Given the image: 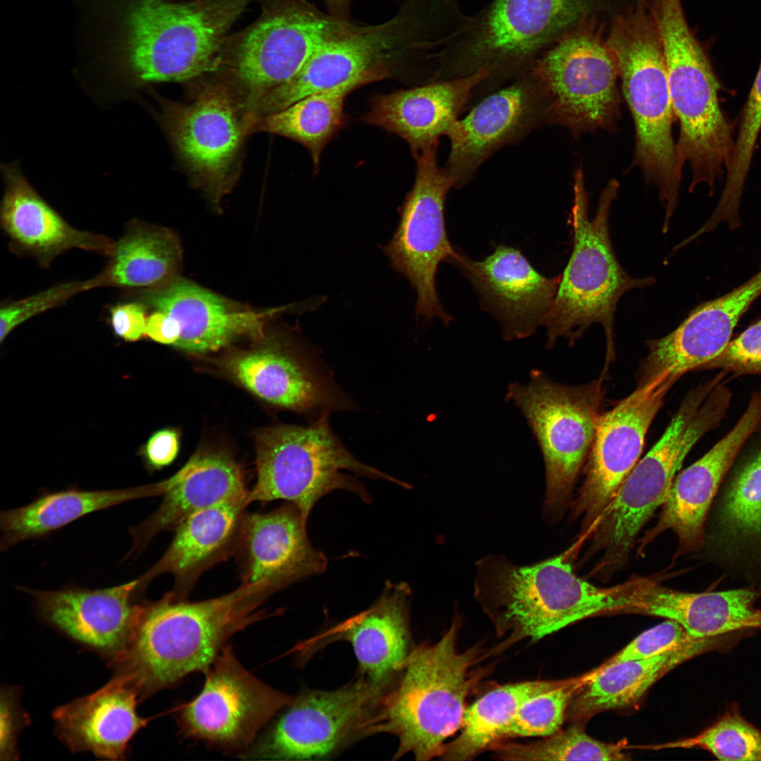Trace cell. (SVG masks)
<instances>
[{
	"mask_svg": "<svg viewBox=\"0 0 761 761\" xmlns=\"http://www.w3.org/2000/svg\"><path fill=\"white\" fill-rule=\"evenodd\" d=\"M635 0H493L463 21L435 53L438 80L483 70L479 100L530 71L551 47L583 25L607 26Z\"/></svg>",
	"mask_w": 761,
	"mask_h": 761,
	"instance_id": "6da1fadb",
	"label": "cell"
},
{
	"mask_svg": "<svg viewBox=\"0 0 761 761\" xmlns=\"http://www.w3.org/2000/svg\"><path fill=\"white\" fill-rule=\"evenodd\" d=\"M276 590L264 583L242 585L198 602L172 591L145 600L130 643L111 667L137 691L140 702L195 672H205L228 639L266 616L259 610Z\"/></svg>",
	"mask_w": 761,
	"mask_h": 761,
	"instance_id": "7a4b0ae2",
	"label": "cell"
},
{
	"mask_svg": "<svg viewBox=\"0 0 761 761\" xmlns=\"http://www.w3.org/2000/svg\"><path fill=\"white\" fill-rule=\"evenodd\" d=\"M571 548L530 565L489 555L476 566L474 598L505 648L521 640L538 641L576 621L600 614H623L633 581L609 588L590 583L573 571Z\"/></svg>",
	"mask_w": 761,
	"mask_h": 761,
	"instance_id": "3957f363",
	"label": "cell"
},
{
	"mask_svg": "<svg viewBox=\"0 0 761 761\" xmlns=\"http://www.w3.org/2000/svg\"><path fill=\"white\" fill-rule=\"evenodd\" d=\"M251 0H126L114 65L130 87L217 70L227 35Z\"/></svg>",
	"mask_w": 761,
	"mask_h": 761,
	"instance_id": "277c9868",
	"label": "cell"
},
{
	"mask_svg": "<svg viewBox=\"0 0 761 761\" xmlns=\"http://www.w3.org/2000/svg\"><path fill=\"white\" fill-rule=\"evenodd\" d=\"M459 631L457 619L435 643L412 649L381 699L369 734L395 735V759L440 757L445 741L462 726L466 699L480 679L473 667L482 652L476 645L459 650Z\"/></svg>",
	"mask_w": 761,
	"mask_h": 761,
	"instance_id": "5b68a950",
	"label": "cell"
},
{
	"mask_svg": "<svg viewBox=\"0 0 761 761\" xmlns=\"http://www.w3.org/2000/svg\"><path fill=\"white\" fill-rule=\"evenodd\" d=\"M574 200L569 217L573 249L559 284L552 306L543 326L547 346L560 338L574 345L593 323H600L606 338V355L600 376L605 378L615 359L614 317L621 297L628 291L654 285L652 276H629L619 263L610 234V211L619 187L611 180L601 192L593 219L588 216V196L582 169L574 177Z\"/></svg>",
	"mask_w": 761,
	"mask_h": 761,
	"instance_id": "8992f818",
	"label": "cell"
},
{
	"mask_svg": "<svg viewBox=\"0 0 761 761\" xmlns=\"http://www.w3.org/2000/svg\"><path fill=\"white\" fill-rule=\"evenodd\" d=\"M605 40L634 123L633 163L657 187L665 209L662 230L667 231L678 204L683 166L673 139L674 113L664 54L646 0L616 17Z\"/></svg>",
	"mask_w": 761,
	"mask_h": 761,
	"instance_id": "52a82bcc",
	"label": "cell"
},
{
	"mask_svg": "<svg viewBox=\"0 0 761 761\" xmlns=\"http://www.w3.org/2000/svg\"><path fill=\"white\" fill-rule=\"evenodd\" d=\"M711 390L704 383L688 392L660 438L618 488L590 537L588 552L600 555L595 573L614 571L627 561L637 536L664 502L686 455L725 416L729 395Z\"/></svg>",
	"mask_w": 761,
	"mask_h": 761,
	"instance_id": "ba28073f",
	"label": "cell"
},
{
	"mask_svg": "<svg viewBox=\"0 0 761 761\" xmlns=\"http://www.w3.org/2000/svg\"><path fill=\"white\" fill-rule=\"evenodd\" d=\"M329 417L323 416L305 426L279 425L258 431L256 481L249 490V504L287 500L307 521L315 503L334 490L367 498L360 483L344 471L404 485L358 460L333 431Z\"/></svg>",
	"mask_w": 761,
	"mask_h": 761,
	"instance_id": "9c48e42d",
	"label": "cell"
},
{
	"mask_svg": "<svg viewBox=\"0 0 761 761\" xmlns=\"http://www.w3.org/2000/svg\"><path fill=\"white\" fill-rule=\"evenodd\" d=\"M604 379L571 386L534 369L526 384L508 385L506 399L523 414L543 454L544 514L557 522L571 506L581 469L595 436L604 400Z\"/></svg>",
	"mask_w": 761,
	"mask_h": 761,
	"instance_id": "30bf717a",
	"label": "cell"
},
{
	"mask_svg": "<svg viewBox=\"0 0 761 761\" xmlns=\"http://www.w3.org/2000/svg\"><path fill=\"white\" fill-rule=\"evenodd\" d=\"M661 44L672 109L680 125L678 156L691 170L689 191L705 184L712 194L729 166L735 140L732 125L719 104V84L691 28L669 29Z\"/></svg>",
	"mask_w": 761,
	"mask_h": 761,
	"instance_id": "8fae6325",
	"label": "cell"
},
{
	"mask_svg": "<svg viewBox=\"0 0 761 761\" xmlns=\"http://www.w3.org/2000/svg\"><path fill=\"white\" fill-rule=\"evenodd\" d=\"M608 27H579L547 51L533 70L549 106L548 124L569 129L574 137L616 129L621 99L616 61L606 44Z\"/></svg>",
	"mask_w": 761,
	"mask_h": 761,
	"instance_id": "7c38bea8",
	"label": "cell"
},
{
	"mask_svg": "<svg viewBox=\"0 0 761 761\" xmlns=\"http://www.w3.org/2000/svg\"><path fill=\"white\" fill-rule=\"evenodd\" d=\"M419 42L416 24L403 11L380 24L350 22L290 80L261 96L256 107L266 116L311 94L387 78L397 62L409 61Z\"/></svg>",
	"mask_w": 761,
	"mask_h": 761,
	"instance_id": "4fadbf2b",
	"label": "cell"
},
{
	"mask_svg": "<svg viewBox=\"0 0 761 761\" xmlns=\"http://www.w3.org/2000/svg\"><path fill=\"white\" fill-rule=\"evenodd\" d=\"M390 687L362 676L340 689L301 694L241 755L271 760L330 756L369 735L372 719Z\"/></svg>",
	"mask_w": 761,
	"mask_h": 761,
	"instance_id": "5bb4252c",
	"label": "cell"
},
{
	"mask_svg": "<svg viewBox=\"0 0 761 761\" xmlns=\"http://www.w3.org/2000/svg\"><path fill=\"white\" fill-rule=\"evenodd\" d=\"M434 145L412 155L416 161L414 185L400 208L397 228L382 247L390 266L403 275L416 295L415 314L426 321L440 318L448 325L452 318L438 296V265L457 253L447 237L445 204L454 182L440 167Z\"/></svg>",
	"mask_w": 761,
	"mask_h": 761,
	"instance_id": "9a60e30c",
	"label": "cell"
},
{
	"mask_svg": "<svg viewBox=\"0 0 761 761\" xmlns=\"http://www.w3.org/2000/svg\"><path fill=\"white\" fill-rule=\"evenodd\" d=\"M202 689L176 714L180 733L224 751L245 753L259 731L294 697L261 681L225 645L209 669Z\"/></svg>",
	"mask_w": 761,
	"mask_h": 761,
	"instance_id": "2e32d148",
	"label": "cell"
},
{
	"mask_svg": "<svg viewBox=\"0 0 761 761\" xmlns=\"http://www.w3.org/2000/svg\"><path fill=\"white\" fill-rule=\"evenodd\" d=\"M350 22L321 11L307 0H274L233 42L235 75L261 97L295 77L323 43Z\"/></svg>",
	"mask_w": 761,
	"mask_h": 761,
	"instance_id": "e0dca14e",
	"label": "cell"
},
{
	"mask_svg": "<svg viewBox=\"0 0 761 761\" xmlns=\"http://www.w3.org/2000/svg\"><path fill=\"white\" fill-rule=\"evenodd\" d=\"M677 380L663 375L637 387L612 409L601 413L584 480L570 506L571 519H581L580 540L590 538L618 488L638 462L647 432Z\"/></svg>",
	"mask_w": 761,
	"mask_h": 761,
	"instance_id": "ac0fdd59",
	"label": "cell"
},
{
	"mask_svg": "<svg viewBox=\"0 0 761 761\" xmlns=\"http://www.w3.org/2000/svg\"><path fill=\"white\" fill-rule=\"evenodd\" d=\"M548 112L544 87L533 70L481 98L447 135L450 144L444 168L454 187L469 183L497 150L548 124Z\"/></svg>",
	"mask_w": 761,
	"mask_h": 761,
	"instance_id": "d6986e66",
	"label": "cell"
},
{
	"mask_svg": "<svg viewBox=\"0 0 761 761\" xmlns=\"http://www.w3.org/2000/svg\"><path fill=\"white\" fill-rule=\"evenodd\" d=\"M276 341L239 353L225 364L244 388L276 407L313 421L338 411L354 409V402L339 388L332 373L311 346Z\"/></svg>",
	"mask_w": 761,
	"mask_h": 761,
	"instance_id": "ffe728a7",
	"label": "cell"
},
{
	"mask_svg": "<svg viewBox=\"0 0 761 761\" xmlns=\"http://www.w3.org/2000/svg\"><path fill=\"white\" fill-rule=\"evenodd\" d=\"M21 590L33 598L46 623L100 655L111 666L125 651L145 601L138 578L100 589Z\"/></svg>",
	"mask_w": 761,
	"mask_h": 761,
	"instance_id": "44dd1931",
	"label": "cell"
},
{
	"mask_svg": "<svg viewBox=\"0 0 761 761\" xmlns=\"http://www.w3.org/2000/svg\"><path fill=\"white\" fill-rule=\"evenodd\" d=\"M447 262L471 282L507 340L528 338L543 325L561 280L541 275L520 251L502 245L483 260L457 251Z\"/></svg>",
	"mask_w": 761,
	"mask_h": 761,
	"instance_id": "7402d4cb",
	"label": "cell"
},
{
	"mask_svg": "<svg viewBox=\"0 0 761 761\" xmlns=\"http://www.w3.org/2000/svg\"><path fill=\"white\" fill-rule=\"evenodd\" d=\"M230 95L219 85L205 87L190 104H168L163 120L180 156L218 202L241 143V128Z\"/></svg>",
	"mask_w": 761,
	"mask_h": 761,
	"instance_id": "603a6c76",
	"label": "cell"
},
{
	"mask_svg": "<svg viewBox=\"0 0 761 761\" xmlns=\"http://www.w3.org/2000/svg\"><path fill=\"white\" fill-rule=\"evenodd\" d=\"M760 425L761 393H755L732 429L675 476L657 521L645 533L641 547L667 530L678 538L677 557L702 547L705 520L716 493L742 446Z\"/></svg>",
	"mask_w": 761,
	"mask_h": 761,
	"instance_id": "cb8c5ba5",
	"label": "cell"
},
{
	"mask_svg": "<svg viewBox=\"0 0 761 761\" xmlns=\"http://www.w3.org/2000/svg\"><path fill=\"white\" fill-rule=\"evenodd\" d=\"M306 521L292 504L269 512L245 513L235 555L241 584L264 583L276 591L326 567L310 543Z\"/></svg>",
	"mask_w": 761,
	"mask_h": 761,
	"instance_id": "d4e9b609",
	"label": "cell"
},
{
	"mask_svg": "<svg viewBox=\"0 0 761 761\" xmlns=\"http://www.w3.org/2000/svg\"><path fill=\"white\" fill-rule=\"evenodd\" d=\"M488 78L474 74L426 82L374 96L362 119L402 138L412 153L438 145L469 106L476 88Z\"/></svg>",
	"mask_w": 761,
	"mask_h": 761,
	"instance_id": "484cf974",
	"label": "cell"
},
{
	"mask_svg": "<svg viewBox=\"0 0 761 761\" xmlns=\"http://www.w3.org/2000/svg\"><path fill=\"white\" fill-rule=\"evenodd\" d=\"M409 595L404 583L388 585L371 607L301 643L298 651L304 656L327 643L347 641L363 676L375 684L390 686L411 651Z\"/></svg>",
	"mask_w": 761,
	"mask_h": 761,
	"instance_id": "4316f807",
	"label": "cell"
},
{
	"mask_svg": "<svg viewBox=\"0 0 761 761\" xmlns=\"http://www.w3.org/2000/svg\"><path fill=\"white\" fill-rule=\"evenodd\" d=\"M144 301L177 320L175 347L192 353L218 350L240 337H263L264 316L188 280L172 277L147 291Z\"/></svg>",
	"mask_w": 761,
	"mask_h": 761,
	"instance_id": "83f0119b",
	"label": "cell"
},
{
	"mask_svg": "<svg viewBox=\"0 0 761 761\" xmlns=\"http://www.w3.org/2000/svg\"><path fill=\"white\" fill-rule=\"evenodd\" d=\"M159 507L130 528L132 546L128 557L140 552L158 533L174 530L192 514L225 501L247 497L241 467L219 452H199L169 478L155 483Z\"/></svg>",
	"mask_w": 761,
	"mask_h": 761,
	"instance_id": "f1b7e54d",
	"label": "cell"
},
{
	"mask_svg": "<svg viewBox=\"0 0 761 761\" xmlns=\"http://www.w3.org/2000/svg\"><path fill=\"white\" fill-rule=\"evenodd\" d=\"M137 691L120 675L98 691L57 707L55 732L72 752H91L100 758L120 760L128 743L147 723L136 710Z\"/></svg>",
	"mask_w": 761,
	"mask_h": 761,
	"instance_id": "f546056e",
	"label": "cell"
},
{
	"mask_svg": "<svg viewBox=\"0 0 761 761\" xmlns=\"http://www.w3.org/2000/svg\"><path fill=\"white\" fill-rule=\"evenodd\" d=\"M247 496L216 504L182 521L161 558L139 577L141 588L168 573L174 576L171 591L185 598L205 571L235 555Z\"/></svg>",
	"mask_w": 761,
	"mask_h": 761,
	"instance_id": "4dcf8cb0",
	"label": "cell"
},
{
	"mask_svg": "<svg viewBox=\"0 0 761 761\" xmlns=\"http://www.w3.org/2000/svg\"><path fill=\"white\" fill-rule=\"evenodd\" d=\"M761 593L752 588L688 593L637 579L625 613L672 619L697 638H714L761 629V610L755 607Z\"/></svg>",
	"mask_w": 761,
	"mask_h": 761,
	"instance_id": "1f68e13d",
	"label": "cell"
},
{
	"mask_svg": "<svg viewBox=\"0 0 761 761\" xmlns=\"http://www.w3.org/2000/svg\"><path fill=\"white\" fill-rule=\"evenodd\" d=\"M1 171L5 190L1 223L17 250L44 265L74 248L110 256L115 242L68 224L37 192L16 163L2 165Z\"/></svg>",
	"mask_w": 761,
	"mask_h": 761,
	"instance_id": "d6a6232c",
	"label": "cell"
},
{
	"mask_svg": "<svg viewBox=\"0 0 761 761\" xmlns=\"http://www.w3.org/2000/svg\"><path fill=\"white\" fill-rule=\"evenodd\" d=\"M761 295V270L729 292L696 307L672 332L656 340L657 353L672 371L703 367L731 340L741 316Z\"/></svg>",
	"mask_w": 761,
	"mask_h": 761,
	"instance_id": "836d02e7",
	"label": "cell"
},
{
	"mask_svg": "<svg viewBox=\"0 0 761 761\" xmlns=\"http://www.w3.org/2000/svg\"><path fill=\"white\" fill-rule=\"evenodd\" d=\"M729 636L705 638L700 641L650 658L604 664L589 679L571 702L567 717L580 720L606 710L637 703L668 672L704 652L727 648Z\"/></svg>",
	"mask_w": 761,
	"mask_h": 761,
	"instance_id": "e575fe53",
	"label": "cell"
},
{
	"mask_svg": "<svg viewBox=\"0 0 761 761\" xmlns=\"http://www.w3.org/2000/svg\"><path fill=\"white\" fill-rule=\"evenodd\" d=\"M152 485L110 490H66L44 493L23 507L1 512V550L40 538L92 512L154 497Z\"/></svg>",
	"mask_w": 761,
	"mask_h": 761,
	"instance_id": "d590c367",
	"label": "cell"
},
{
	"mask_svg": "<svg viewBox=\"0 0 761 761\" xmlns=\"http://www.w3.org/2000/svg\"><path fill=\"white\" fill-rule=\"evenodd\" d=\"M178 237L168 229L135 221L115 242L97 287L156 286L174 276L181 260Z\"/></svg>",
	"mask_w": 761,
	"mask_h": 761,
	"instance_id": "8d00e7d4",
	"label": "cell"
},
{
	"mask_svg": "<svg viewBox=\"0 0 761 761\" xmlns=\"http://www.w3.org/2000/svg\"><path fill=\"white\" fill-rule=\"evenodd\" d=\"M562 680L508 683L490 691L466 707L460 733L445 745V760H469L505 739V732L521 705L552 689Z\"/></svg>",
	"mask_w": 761,
	"mask_h": 761,
	"instance_id": "74e56055",
	"label": "cell"
},
{
	"mask_svg": "<svg viewBox=\"0 0 761 761\" xmlns=\"http://www.w3.org/2000/svg\"><path fill=\"white\" fill-rule=\"evenodd\" d=\"M359 87L348 85L305 97L265 116L261 128L302 144L309 151L314 168L317 171L324 148L346 123L345 99Z\"/></svg>",
	"mask_w": 761,
	"mask_h": 761,
	"instance_id": "f35d334b",
	"label": "cell"
},
{
	"mask_svg": "<svg viewBox=\"0 0 761 761\" xmlns=\"http://www.w3.org/2000/svg\"><path fill=\"white\" fill-rule=\"evenodd\" d=\"M722 536L748 541L761 539V447L736 470L718 513Z\"/></svg>",
	"mask_w": 761,
	"mask_h": 761,
	"instance_id": "ab89813d",
	"label": "cell"
},
{
	"mask_svg": "<svg viewBox=\"0 0 761 761\" xmlns=\"http://www.w3.org/2000/svg\"><path fill=\"white\" fill-rule=\"evenodd\" d=\"M491 750L497 757L505 760H630L620 745L598 741L590 736L581 725L575 724L538 741L500 742Z\"/></svg>",
	"mask_w": 761,
	"mask_h": 761,
	"instance_id": "60d3db41",
	"label": "cell"
},
{
	"mask_svg": "<svg viewBox=\"0 0 761 761\" xmlns=\"http://www.w3.org/2000/svg\"><path fill=\"white\" fill-rule=\"evenodd\" d=\"M670 746L700 748L720 760L761 761V730L733 706L697 736Z\"/></svg>",
	"mask_w": 761,
	"mask_h": 761,
	"instance_id": "b9f144b4",
	"label": "cell"
},
{
	"mask_svg": "<svg viewBox=\"0 0 761 761\" xmlns=\"http://www.w3.org/2000/svg\"><path fill=\"white\" fill-rule=\"evenodd\" d=\"M589 676L562 680L555 688L528 699L518 710L505 738L546 737L559 731L571 702Z\"/></svg>",
	"mask_w": 761,
	"mask_h": 761,
	"instance_id": "7bdbcfd3",
	"label": "cell"
},
{
	"mask_svg": "<svg viewBox=\"0 0 761 761\" xmlns=\"http://www.w3.org/2000/svg\"><path fill=\"white\" fill-rule=\"evenodd\" d=\"M761 130V65L748 98L741 113L726 178L719 200L730 211L740 208L741 199L750 171L756 142Z\"/></svg>",
	"mask_w": 761,
	"mask_h": 761,
	"instance_id": "ee69618b",
	"label": "cell"
},
{
	"mask_svg": "<svg viewBox=\"0 0 761 761\" xmlns=\"http://www.w3.org/2000/svg\"><path fill=\"white\" fill-rule=\"evenodd\" d=\"M705 638L691 635L672 619L643 631L604 664L643 660L694 644Z\"/></svg>",
	"mask_w": 761,
	"mask_h": 761,
	"instance_id": "f6af8a7d",
	"label": "cell"
},
{
	"mask_svg": "<svg viewBox=\"0 0 761 761\" xmlns=\"http://www.w3.org/2000/svg\"><path fill=\"white\" fill-rule=\"evenodd\" d=\"M96 287L94 278L82 282L60 284L39 293L7 304L0 311V340L31 317L51 309L82 291Z\"/></svg>",
	"mask_w": 761,
	"mask_h": 761,
	"instance_id": "bcb514c9",
	"label": "cell"
},
{
	"mask_svg": "<svg viewBox=\"0 0 761 761\" xmlns=\"http://www.w3.org/2000/svg\"><path fill=\"white\" fill-rule=\"evenodd\" d=\"M713 369L738 375H761V319L731 340L703 369Z\"/></svg>",
	"mask_w": 761,
	"mask_h": 761,
	"instance_id": "7dc6e473",
	"label": "cell"
},
{
	"mask_svg": "<svg viewBox=\"0 0 761 761\" xmlns=\"http://www.w3.org/2000/svg\"><path fill=\"white\" fill-rule=\"evenodd\" d=\"M16 688H2L1 691V760H16L17 738L20 730L30 722L18 703Z\"/></svg>",
	"mask_w": 761,
	"mask_h": 761,
	"instance_id": "c3c4849f",
	"label": "cell"
},
{
	"mask_svg": "<svg viewBox=\"0 0 761 761\" xmlns=\"http://www.w3.org/2000/svg\"><path fill=\"white\" fill-rule=\"evenodd\" d=\"M115 333L128 341H136L147 335V318L142 303L118 304L110 310Z\"/></svg>",
	"mask_w": 761,
	"mask_h": 761,
	"instance_id": "681fc988",
	"label": "cell"
},
{
	"mask_svg": "<svg viewBox=\"0 0 761 761\" xmlns=\"http://www.w3.org/2000/svg\"><path fill=\"white\" fill-rule=\"evenodd\" d=\"M179 446V436L173 429L156 432L148 440L145 448L148 464L156 469L169 465L177 457Z\"/></svg>",
	"mask_w": 761,
	"mask_h": 761,
	"instance_id": "f907efd6",
	"label": "cell"
},
{
	"mask_svg": "<svg viewBox=\"0 0 761 761\" xmlns=\"http://www.w3.org/2000/svg\"><path fill=\"white\" fill-rule=\"evenodd\" d=\"M180 333L177 320L165 312L156 310L147 318V335L157 342L174 346Z\"/></svg>",
	"mask_w": 761,
	"mask_h": 761,
	"instance_id": "816d5d0a",
	"label": "cell"
},
{
	"mask_svg": "<svg viewBox=\"0 0 761 761\" xmlns=\"http://www.w3.org/2000/svg\"><path fill=\"white\" fill-rule=\"evenodd\" d=\"M354 0H323L329 14L337 19L350 21L349 11Z\"/></svg>",
	"mask_w": 761,
	"mask_h": 761,
	"instance_id": "f5cc1de1",
	"label": "cell"
},
{
	"mask_svg": "<svg viewBox=\"0 0 761 761\" xmlns=\"http://www.w3.org/2000/svg\"><path fill=\"white\" fill-rule=\"evenodd\" d=\"M760 140H761V138H760Z\"/></svg>",
	"mask_w": 761,
	"mask_h": 761,
	"instance_id": "db71d44e",
	"label": "cell"
},
{
	"mask_svg": "<svg viewBox=\"0 0 761 761\" xmlns=\"http://www.w3.org/2000/svg\"></svg>",
	"mask_w": 761,
	"mask_h": 761,
	"instance_id": "11a10c76",
	"label": "cell"
}]
</instances>
